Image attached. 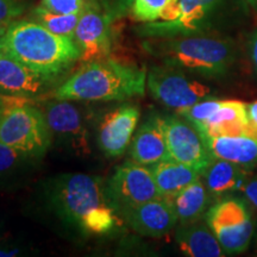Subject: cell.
Masks as SVG:
<instances>
[{"instance_id": "obj_32", "label": "cell", "mask_w": 257, "mask_h": 257, "mask_svg": "<svg viewBox=\"0 0 257 257\" xmlns=\"http://www.w3.org/2000/svg\"><path fill=\"white\" fill-rule=\"evenodd\" d=\"M10 24H0V43H2L3 38H4L6 31H8Z\"/></svg>"}, {"instance_id": "obj_25", "label": "cell", "mask_w": 257, "mask_h": 257, "mask_svg": "<svg viewBox=\"0 0 257 257\" xmlns=\"http://www.w3.org/2000/svg\"><path fill=\"white\" fill-rule=\"evenodd\" d=\"M178 0H133V16L142 23H152L161 19Z\"/></svg>"}, {"instance_id": "obj_7", "label": "cell", "mask_w": 257, "mask_h": 257, "mask_svg": "<svg viewBox=\"0 0 257 257\" xmlns=\"http://www.w3.org/2000/svg\"><path fill=\"white\" fill-rule=\"evenodd\" d=\"M105 197L118 214L161 197L150 168L133 160L118 167L105 184Z\"/></svg>"}, {"instance_id": "obj_11", "label": "cell", "mask_w": 257, "mask_h": 257, "mask_svg": "<svg viewBox=\"0 0 257 257\" xmlns=\"http://www.w3.org/2000/svg\"><path fill=\"white\" fill-rule=\"evenodd\" d=\"M74 41L81 51V62L104 60L111 53L110 17L101 11L95 0H92L80 15L74 32Z\"/></svg>"}, {"instance_id": "obj_24", "label": "cell", "mask_w": 257, "mask_h": 257, "mask_svg": "<svg viewBox=\"0 0 257 257\" xmlns=\"http://www.w3.org/2000/svg\"><path fill=\"white\" fill-rule=\"evenodd\" d=\"M80 15L81 14H56V12L49 11L42 5L37 6L32 12V17L35 18V22L43 25L44 28H47L48 30L54 32V34L60 35V36L70 37L73 40Z\"/></svg>"}, {"instance_id": "obj_23", "label": "cell", "mask_w": 257, "mask_h": 257, "mask_svg": "<svg viewBox=\"0 0 257 257\" xmlns=\"http://www.w3.org/2000/svg\"><path fill=\"white\" fill-rule=\"evenodd\" d=\"M31 160L35 159L29 154L0 142V188L15 185Z\"/></svg>"}, {"instance_id": "obj_27", "label": "cell", "mask_w": 257, "mask_h": 257, "mask_svg": "<svg viewBox=\"0 0 257 257\" xmlns=\"http://www.w3.org/2000/svg\"><path fill=\"white\" fill-rule=\"evenodd\" d=\"M27 10L25 0H0V24H11Z\"/></svg>"}, {"instance_id": "obj_13", "label": "cell", "mask_w": 257, "mask_h": 257, "mask_svg": "<svg viewBox=\"0 0 257 257\" xmlns=\"http://www.w3.org/2000/svg\"><path fill=\"white\" fill-rule=\"evenodd\" d=\"M140 110L134 105H123L108 112L99 126L98 143L110 157L121 156L133 141L140 120Z\"/></svg>"}, {"instance_id": "obj_22", "label": "cell", "mask_w": 257, "mask_h": 257, "mask_svg": "<svg viewBox=\"0 0 257 257\" xmlns=\"http://www.w3.org/2000/svg\"><path fill=\"white\" fill-rule=\"evenodd\" d=\"M211 194L201 178L181 189L170 200L181 224H189L197 221L206 213L210 204Z\"/></svg>"}, {"instance_id": "obj_18", "label": "cell", "mask_w": 257, "mask_h": 257, "mask_svg": "<svg viewBox=\"0 0 257 257\" xmlns=\"http://www.w3.org/2000/svg\"><path fill=\"white\" fill-rule=\"evenodd\" d=\"M197 128L204 137L246 135V104L239 100H221L218 110Z\"/></svg>"}, {"instance_id": "obj_28", "label": "cell", "mask_w": 257, "mask_h": 257, "mask_svg": "<svg viewBox=\"0 0 257 257\" xmlns=\"http://www.w3.org/2000/svg\"><path fill=\"white\" fill-rule=\"evenodd\" d=\"M246 114H248L246 136L257 140V100L246 104Z\"/></svg>"}, {"instance_id": "obj_5", "label": "cell", "mask_w": 257, "mask_h": 257, "mask_svg": "<svg viewBox=\"0 0 257 257\" xmlns=\"http://www.w3.org/2000/svg\"><path fill=\"white\" fill-rule=\"evenodd\" d=\"M51 138L46 115L34 106L14 102L0 118V142L34 159L47 153Z\"/></svg>"}, {"instance_id": "obj_3", "label": "cell", "mask_w": 257, "mask_h": 257, "mask_svg": "<svg viewBox=\"0 0 257 257\" xmlns=\"http://www.w3.org/2000/svg\"><path fill=\"white\" fill-rule=\"evenodd\" d=\"M166 66L205 79L227 75L237 61V49L229 38L193 34L156 38L144 44Z\"/></svg>"}, {"instance_id": "obj_12", "label": "cell", "mask_w": 257, "mask_h": 257, "mask_svg": "<svg viewBox=\"0 0 257 257\" xmlns=\"http://www.w3.org/2000/svg\"><path fill=\"white\" fill-rule=\"evenodd\" d=\"M135 232L147 237L166 236L178 224L172 202L165 198L154 199L118 214Z\"/></svg>"}, {"instance_id": "obj_21", "label": "cell", "mask_w": 257, "mask_h": 257, "mask_svg": "<svg viewBox=\"0 0 257 257\" xmlns=\"http://www.w3.org/2000/svg\"><path fill=\"white\" fill-rule=\"evenodd\" d=\"M161 197L170 201L186 186L201 178V174L191 167L169 159L149 167Z\"/></svg>"}, {"instance_id": "obj_19", "label": "cell", "mask_w": 257, "mask_h": 257, "mask_svg": "<svg viewBox=\"0 0 257 257\" xmlns=\"http://www.w3.org/2000/svg\"><path fill=\"white\" fill-rule=\"evenodd\" d=\"M175 240L179 249L189 257L226 256L219 240L207 224L193 221L182 224L176 230Z\"/></svg>"}, {"instance_id": "obj_2", "label": "cell", "mask_w": 257, "mask_h": 257, "mask_svg": "<svg viewBox=\"0 0 257 257\" xmlns=\"http://www.w3.org/2000/svg\"><path fill=\"white\" fill-rule=\"evenodd\" d=\"M0 51L49 81L70 68L81 55L73 38L60 36L37 22L25 19L9 25Z\"/></svg>"}, {"instance_id": "obj_16", "label": "cell", "mask_w": 257, "mask_h": 257, "mask_svg": "<svg viewBox=\"0 0 257 257\" xmlns=\"http://www.w3.org/2000/svg\"><path fill=\"white\" fill-rule=\"evenodd\" d=\"M130 156L134 162L147 167L172 159L163 133L162 118H150L141 125L130 143Z\"/></svg>"}, {"instance_id": "obj_33", "label": "cell", "mask_w": 257, "mask_h": 257, "mask_svg": "<svg viewBox=\"0 0 257 257\" xmlns=\"http://www.w3.org/2000/svg\"><path fill=\"white\" fill-rule=\"evenodd\" d=\"M249 6H251L253 9H257V0H244Z\"/></svg>"}, {"instance_id": "obj_26", "label": "cell", "mask_w": 257, "mask_h": 257, "mask_svg": "<svg viewBox=\"0 0 257 257\" xmlns=\"http://www.w3.org/2000/svg\"><path fill=\"white\" fill-rule=\"evenodd\" d=\"M92 0H41V5L51 12L63 15L81 14Z\"/></svg>"}, {"instance_id": "obj_15", "label": "cell", "mask_w": 257, "mask_h": 257, "mask_svg": "<svg viewBox=\"0 0 257 257\" xmlns=\"http://www.w3.org/2000/svg\"><path fill=\"white\" fill-rule=\"evenodd\" d=\"M49 80L0 51V94L14 98L35 96Z\"/></svg>"}, {"instance_id": "obj_6", "label": "cell", "mask_w": 257, "mask_h": 257, "mask_svg": "<svg viewBox=\"0 0 257 257\" xmlns=\"http://www.w3.org/2000/svg\"><path fill=\"white\" fill-rule=\"evenodd\" d=\"M205 220L226 255H238L249 248L253 237V220L245 198H221L208 208Z\"/></svg>"}, {"instance_id": "obj_31", "label": "cell", "mask_w": 257, "mask_h": 257, "mask_svg": "<svg viewBox=\"0 0 257 257\" xmlns=\"http://www.w3.org/2000/svg\"><path fill=\"white\" fill-rule=\"evenodd\" d=\"M12 98H14V96H6V95L0 94V118L3 117V114L5 113V111L8 110L9 106L14 104V101H10Z\"/></svg>"}, {"instance_id": "obj_30", "label": "cell", "mask_w": 257, "mask_h": 257, "mask_svg": "<svg viewBox=\"0 0 257 257\" xmlns=\"http://www.w3.org/2000/svg\"><path fill=\"white\" fill-rule=\"evenodd\" d=\"M248 51H249L250 61H251V64L253 67V70H255L257 75V30L253 31L252 35L249 38Z\"/></svg>"}, {"instance_id": "obj_20", "label": "cell", "mask_w": 257, "mask_h": 257, "mask_svg": "<svg viewBox=\"0 0 257 257\" xmlns=\"http://www.w3.org/2000/svg\"><path fill=\"white\" fill-rule=\"evenodd\" d=\"M204 138L214 159L229 161L249 169L257 165V140L246 135Z\"/></svg>"}, {"instance_id": "obj_1", "label": "cell", "mask_w": 257, "mask_h": 257, "mask_svg": "<svg viewBox=\"0 0 257 257\" xmlns=\"http://www.w3.org/2000/svg\"><path fill=\"white\" fill-rule=\"evenodd\" d=\"M49 200L56 216L82 233L105 234L117 224L118 216L106 200L105 184L98 176H57L49 186Z\"/></svg>"}, {"instance_id": "obj_4", "label": "cell", "mask_w": 257, "mask_h": 257, "mask_svg": "<svg viewBox=\"0 0 257 257\" xmlns=\"http://www.w3.org/2000/svg\"><path fill=\"white\" fill-rule=\"evenodd\" d=\"M147 70L111 59L86 62L54 93L55 99L82 101L126 100L146 93Z\"/></svg>"}, {"instance_id": "obj_14", "label": "cell", "mask_w": 257, "mask_h": 257, "mask_svg": "<svg viewBox=\"0 0 257 257\" xmlns=\"http://www.w3.org/2000/svg\"><path fill=\"white\" fill-rule=\"evenodd\" d=\"M44 115L50 133L69 144L75 152H89L87 130L83 126L81 113L69 100L56 99L46 106Z\"/></svg>"}, {"instance_id": "obj_17", "label": "cell", "mask_w": 257, "mask_h": 257, "mask_svg": "<svg viewBox=\"0 0 257 257\" xmlns=\"http://www.w3.org/2000/svg\"><path fill=\"white\" fill-rule=\"evenodd\" d=\"M211 197L221 198L242 193L251 179V169L229 161L214 159L201 175Z\"/></svg>"}, {"instance_id": "obj_8", "label": "cell", "mask_w": 257, "mask_h": 257, "mask_svg": "<svg viewBox=\"0 0 257 257\" xmlns=\"http://www.w3.org/2000/svg\"><path fill=\"white\" fill-rule=\"evenodd\" d=\"M147 86L152 95L166 107L176 112L211 96L212 89L205 83L189 78L184 70L169 66H154L147 75Z\"/></svg>"}, {"instance_id": "obj_29", "label": "cell", "mask_w": 257, "mask_h": 257, "mask_svg": "<svg viewBox=\"0 0 257 257\" xmlns=\"http://www.w3.org/2000/svg\"><path fill=\"white\" fill-rule=\"evenodd\" d=\"M242 193L245 200L257 210V175L249 180Z\"/></svg>"}, {"instance_id": "obj_10", "label": "cell", "mask_w": 257, "mask_h": 257, "mask_svg": "<svg viewBox=\"0 0 257 257\" xmlns=\"http://www.w3.org/2000/svg\"><path fill=\"white\" fill-rule=\"evenodd\" d=\"M162 127L170 157L202 175L214 157L200 131L181 115L162 118Z\"/></svg>"}, {"instance_id": "obj_9", "label": "cell", "mask_w": 257, "mask_h": 257, "mask_svg": "<svg viewBox=\"0 0 257 257\" xmlns=\"http://www.w3.org/2000/svg\"><path fill=\"white\" fill-rule=\"evenodd\" d=\"M223 0H178L161 19L146 23L140 34L154 38L199 34Z\"/></svg>"}]
</instances>
